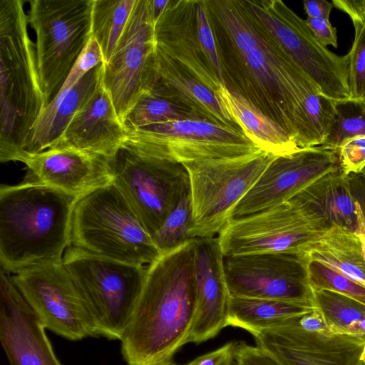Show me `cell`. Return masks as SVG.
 Instances as JSON below:
<instances>
[{"label":"cell","mask_w":365,"mask_h":365,"mask_svg":"<svg viewBox=\"0 0 365 365\" xmlns=\"http://www.w3.org/2000/svg\"><path fill=\"white\" fill-rule=\"evenodd\" d=\"M194 244L191 239L148 266L120 339L128 365H176V353L188 343L197 309Z\"/></svg>","instance_id":"1"},{"label":"cell","mask_w":365,"mask_h":365,"mask_svg":"<svg viewBox=\"0 0 365 365\" xmlns=\"http://www.w3.org/2000/svg\"><path fill=\"white\" fill-rule=\"evenodd\" d=\"M216 44L225 86L278 123L299 148L321 145L304 104L322 93L259 20L253 42L240 48Z\"/></svg>","instance_id":"2"},{"label":"cell","mask_w":365,"mask_h":365,"mask_svg":"<svg viewBox=\"0 0 365 365\" xmlns=\"http://www.w3.org/2000/svg\"><path fill=\"white\" fill-rule=\"evenodd\" d=\"M78 198L33 181L0 187L1 269L16 274L35 265L61 262L71 246Z\"/></svg>","instance_id":"3"},{"label":"cell","mask_w":365,"mask_h":365,"mask_svg":"<svg viewBox=\"0 0 365 365\" xmlns=\"http://www.w3.org/2000/svg\"><path fill=\"white\" fill-rule=\"evenodd\" d=\"M22 0H0V161L26 158L33 126L46 103L36 46Z\"/></svg>","instance_id":"4"},{"label":"cell","mask_w":365,"mask_h":365,"mask_svg":"<svg viewBox=\"0 0 365 365\" xmlns=\"http://www.w3.org/2000/svg\"><path fill=\"white\" fill-rule=\"evenodd\" d=\"M71 245L136 266H149L160 257L152 237L113 182L77 200Z\"/></svg>","instance_id":"5"},{"label":"cell","mask_w":365,"mask_h":365,"mask_svg":"<svg viewBox=\"0 0 365 365\" xmlns=\"http://www.w3.org/2000/svg\"><path fill=\"white\" fill-rule=\"evenodd\" d=\"M62 263L100 336L120 341L140 297L148 266L123 263L71 245Z\"/></svg>","instance_id":"6"},{"label":"cell","mask_w":365,"mask_h":365,"mask_svg":"<svg viewBox=\"0 0 365 365\" xmlns=\"http://www.w3.org/2000/svg\"><path fill=\"white\" fill-rule=\"evenodd\" d=\"M109 164L113 183L153 237L190 184L186 168L128 135Z\"/></svg>","instance_id":"7"},{"label":"cell","mask_w":365,"mask_h":365,"mask_svg":"<svg viewBox=\"0 0 365 365\" xmlns=\"http://www.w3.org/2000/svg\"><path fill=\"white\" fill-rule=\"evenodd\" d=\"M259 150L244 155L182 163L190 182V239L215 237L229 222L234 207L276 157Z\"/></svg>","instance_id":"8"},{"label":"cell","mask_w":365,"mask_h":365,"mask_svg":"<svg viewBox=\"0 0 365 365\" xmlns=\"http://www.w3.org/2000/svg\"><path fill=\"white\" fill-rule=\"evenodd\" d=\"M93 0H30L28 21L46 105L58 94L91 38Z\"/></svg>","instance_id":"9"},{"label":"cell","mask_w":365,"mask_h":365,"mask_svg":"<svg viewBox=\"0 0 365 365\" xmlns=\"http://www.w3.org/2000/svg\"><path fill=\"white\" fill-rule=\"evenodd\" d=\"M331 225L318 212L292 197L267 210L230 220L217 236L224 256L261 252L304 255Z\"/></svg>","instance_id":"10"},{"label":"cell","mask_w":365,"mask_h":365,"mask_svg":"<svg viewBox=\"0 0 365 365\" xmlns=\"http://www.w3.org/2000/svg\"><path fill=\"white\" fill-rule=\"evenodd\" d=\"M261 24L287 53L333 101L351 98L348 55L339 56L322 46L305 20L282 1L246 0Z\"/></svg>","instance_id":"11"},{"label":"cell","mask_w":365,"mask_h":365,"mask_svg":"<svg viewBox=\"0 0 365 365\" xmlns=\"http://www.w3.org/2000/svg\"><path fill=\"white\" fill-rule=\"evenodd\" d=\"M11 276L46 329L71 341L100 336L62 262L35 265Z\"/></svg>","instance_id":"12"},{"label":"cell","mask_w":365,"mask_h":365,"mask_svg":"<svg viewBox=\"0 0 365 365\" xmlns=\"http://www.w3.org/2000/svg\"><path fill=\"white\" fill-rule=\"evenodd\" d=\"M125 130L128 136L152 153L180 163L237 157L260 150L241 128L202 120L158 123Z\"/></svg>","instance_id":"13"},{"label":"cell","mask_w":365,"mask_h":365,"mask_svg":"<svg viewBox=\"0 0 365 365\" xmlns=\"http://www.w3.org/2000/svg\"><path fill=\"white\" fill-rule=\"evenodd\" d=\"M307 266L306 257L294 253L261 252L224 256L230 295L315 307Z\"/></svg>","instance_id":"14"},{"label":"cell","mask_w":365,"mask_h":365,"mask_svg":"<svg viewBox=\"0 0 365 365\" xmlns=\"http://www.w3.org/2000/svg\"><path fill=\"white\" fill-rule=\"evenodd\" d=\"M340 166L337 152L320 145L276 156L232 210L229 221L283 204Z\"/></svg>","instance_id":"15"},{"label":"cell","mask_w":365,"mask_h":365,"mask_svg":"<svg viewBox=\"0 0 365 365\" xmlns=\"http://www.w3.org/2000/svg\"><path fill=\"white\" fill-rule=\"evenodd\" d=\"M155 23L150 0H136L110 59L104 63L103 83L123 123L143 93L155 50Z\"/></svg>","instance_id":"16"},{"label":"cell","mask_w":365,"mask_h":365,"mask_svg":"<svg viewBox=\"0 0 365 365\" xmlns=\"http://www.w3.org/2000/svg\"><path fill=\"white\" fill-rule=\"evenodd\" d=\"M299 317L253 334L256 346L281 365L361 364L365 335L311 333L299 326Z\"/></svg>","instance_id":"17"},{"label":"cell","mask_w":365,"mask_h":365,"mask_svg":"<svg viewBox=\"0 0 365 365\" xmlns=\"http://www.w3.org/2000/svg\"><path fill=\"white\" fill-rule=\"evenodd\" d=\"M45 329L12 276L1 269L0 340L11 365H63Z\"/></svg>","instance_id":"18"},{"label":"cell","mask_w":365,"mask_h":365,"mask_svg":"<svg viewBox=\"0 0 365 365\" xmlns=\"http://www.w3.org/2000/svg\"><path fill=\"white\" fill-rule=\"evenodd\" d=\"M154 34L158 50L214 93L218 91L222 82L197 34L196 0H168L155 21Z\"/></svg>","instance_id":"19"},{"label":"cell","mask_w":365,"mask_h":365,"mask_svg":"<svg viewBox=\"0 0 365 365\" xmlns=\"http://www.w3.org/2000/svg\"><path fill=\"white\" fill-rule=\"evenodd\" d=\"M24 180L58 189L78 198L113 182L109 159L68 146H55L24 163Z\"/></svg>","instance_id":"20"},{"label":"cell","mask_w":365,"mask_h":365,"mask_svg":"<svg viewBox=\"0 0 365 365\" xmlns=\"http://www.w3.org/2000/svg\"><path fill=\"white\" fill-rule=\"evenodd\" d=\"M193 262L197 309L188 343L200 344L226 327L230 293L217 237L195 239Z\"/></svg>","instance_id":"21"},{"label":"cell","mask_w":365,"mask_h":365,"mask_svg":"<svg viewBox=\"0 0 365 365\" xmlns=\"http://www.w3.org/2000/svg\"><path fill=\"white\" fill-rule=\"evenodd\" d=\"M103 76V71L93 93L55 146H68L110 160L125 140V126L118 116Z\"/></svg>","instance_id":"22"},{"label":"cell","mask_w":365,"mask_h":365,"mask_svg":"<svg viewBox=\"0 0 365 365\" xmlns=\"http://www.w3.org/2000/svg\"><path fill=\"white\" fill-rule=\"evenodd\" d=\"M144 91L164 98L205 120L240 128L225 111L212 91L185 73L155 46L147 67Z\"/></svg>","instance_id":"23"},{"label":"cell","mask_w":365,"mask_h":365,"mask_svg":"<svg viewBox=\"0 0 365 365\" xmlns=\"http://www.w3.org/2000/svg\"><path fill=\"white\" fill-rule=\"evenodd\" d=\"M103 68L104 63H100L73 87L59 92L46 106L31 131L24 162L31 155L54 147L59 143L76 113L93 93Z\"/></svg>","instance_id":"24"},{"label":"cell","mask_w":365,"mask_h":365,"mask_svg":"<svg viewBox=\"0 0 365 365\" xmlns=\"http://www.w3.org/2000/svg\"><path fill=\"white\" fill-rule=\"evenodd\" d=\"M293 197L321 214L331 226L337 225L365 234L364 217L353 192L351 176L341 166Z\"/></svg>","instance_id":"25"},{"label":"cell","mask_w":365,"mask_h":365,"mask_svg":"<svg viewBox=\"0 0 365 365\" xmlns=\"http://www.w3.org/2000/svg\"><path fill=\"white\" fill-rule=\"evenodd\" d=\"M215 94L225 111L260 150L279 156L299 149L278 123L224 83Z\"/></svg>","instance_id":"26"},{"label":"cell","mask_w":365,"mask_h":365,"mask_svg":"<svg viewBox=\"0 0 365 365\" xmlns=\"http://www.w3.org/2000/svg\"><path fill=\"white\" fill-rule=\"evenodd\" d=\"M308 262H320L365 287V247L362 234L333 225L307 247Z\"/></svg>","instance_id":"27"},{"label":"cell","mask_w":365,"mask_h":365,"mask_svg":"<svg viewBox=\"0 0 365 365\" xmlns=\"http://www.w3.org/2000/svg\"><path fill=\"white\" fill-rule=\"evenodd\" d=\"M315 309L316 307L307 304L230 295L226 327L243 329L253 335L279 327Z\"/></svg>","instance_id":"28"},{"label":"cell","mask_w":365,"mask_h":365,"mask_svg":"<svg viewBox=\"0 0 365 365\" xmlns=\"http://www.w3.org/2000/svg\"><path fill=\"white\" fill-rule=\"evenodd\" d=\"M136 0H93L91 36L98 42L104 63L110 59Z\"/></svg>","instance_id":"29"},{"label":"cell","mask_w":365,"mask_h":365,"mask_svg":"<svg viewBox=\"0 0 365 365\" xmlns=\"http://www.w3.org/2000/svg\"><path fill=\"white\" fill-rule=\"evenodd\" d=\"M314 303L333 334H349L355 323L365 319V304L330 290H312Z\"/></svg>","instance_id":"30"},{"label":"cell","mask_w":365,"mask_h":365,"mask_svg":"<svg viewBox=\"0 0 365 365\" xmlns=\"http://www.w3.org/2000/svg\"><path fill=\"white\" fill-rule=\"evenodd\" d=\"M184 120H205L164 98L144 91L127 115L124 125L135 129L154 123Z\"/></svg>","instance_id":"31"},{"label":"cell","mask_w":365,"mask_h":365,"mask_svg":"<svg viewBox=\"0 0 365 365\" xmlns=\"http://www.w3.org/2000/svg\"><path fill=\"white\" fill-rule=\"evenodd\" d=\"M192 223L190 184L183 190L162 227L152 237L160 255L182 246L188 240Z\"/></svg>","instance_id":"32"},{"label":"cell","mask_w":365,"mask_h":365,"mask_svg":"<svg viewBox=\"0 0 365 365\" xmlns=\"http://www.w3.org/2000/svg\"><path fill=\"white\" fill-rule=\"evenodd\" d=\"M335 117L320 146L336 150L346 139L365 135V101H334Z\"/></svg>","instance_id":"33"},{"label":"cell","mask_w":365,"mask_h":365,"mask_svg":"<svg viewBox=\"0 0 365 365\" xmlns=\"http://www.w3.org/2000/svg\"><path fill=\"white\" fill-rule=\"evenodd\" d=\"M307 269L312 290L336 292L365 304V287L361 284L318 262H308Z\"/></svg>","instance_id":"34"},{"label":"cell","mask_w":365,"mask_h":365,"mask_svg":"<svg viewBox=\"0 0 365 365\" xmlns=\"http://www.w3.org/2000/svg\"><path fill=\"white\" fill-rule=\"evenodd\" d=\"M354 30V40L347 53L351 98L365 101V24Z\"/></svg>","instance_id":"35"},{"label":"cell","mask_w":365,"mask_h":365,"mask_svg":"<svg viewBox=\"0 0 365 365\" xmlns=\"http://www.w3.org/2000/svg\"><path fill=\"white\" fill-rule=\"evenodd\" d=\"M196 24L200 46L208 61L223 83L215 38L204 0H196Z\"/></svg>","instance_id":"36"},{"label":"cell","mask_w":365,"mask_h":365,"mask_svg":"<svg viewBox=\"0 0 365 365\" xmlns=\"http://www.w3.org/2000/svg\"><path fill=\"white\" fill-rule=\"evenodd\" d=\"M101 63H104L102 51L98 42L91 36L73 66L59 92L73 87L86 73Z\"/></svg>","instance_id":"37"},{"label":"cell","mask_w":365,"mask_h":365,"mask_svg":"<svg viewBox=\"0 0 365 365\" xmlns=\"http://www.w3.org/2000/svg\"><path fill=\"white\" fill-rule=\"evenodd\" d=\"M336 152L346 175H360L365 170V135L344 140Z\"/></svg>","instance_id":"38"},{"label":"cell","mask_w":365,"mask_h":365,"mask_svg":"<svg viewBox=\"0 0 365 365\" xmlns=\"http://www.w3.org/2000/svg\"><path fill=\"white\" fill-rule=\"evenodd\" d=\"M234 365H281L268 351L245 341L237 342Z\"/></svg>","instance_id":"39"},{"label":"cell","mask_w":365,"mask_h":365,"mask_svg":"<svg viewBox=\"0 0 365 365\" xmlns=\"http://www.w3.org/2000/svg\"><path fill=\"white\" fill-rule=\"evenodd\" d=\"M236 343L230 341L184 365H234Z\"/></svg>","instance_id":"40"},{"label":"cell","mask_w":365,"mask_h":365,"mask_svg":"<svg viewBox=\"0 0 365 365\" xmlns=\"http://www.w3.org/2000/svg\"><path fill=\"white\" fill-rule=\"evenodd\" d=\"M305 22L314 36L322 46L337 48L336 30L331 25L329 19L307 17Z\"/></svg>","instance_id":"41"},{"label":"cell","mask_w":365,"mask_h":365,"mask_svg":"<svg viewBox=\"0 0 365 365\" xmlns=\"http://www.w3.org/2000/svg\"><path fill=\"white\" fill-rule=\"evenodd\" d=\"M334 6L347 14L354 29L365 24V0H333Z\"/></svg>","instance_id":"42"},{"label":"cell","mask_w":365,"mask_h":365,"mask_svg":"<svg viewBox=\"0 0 365 365\" xmlns=\"http://www.w3.org/2000/svg\"><path fill=\"white\" fill-rule=\"evenodd\" d=\"M298 323L303 329L311 333L326 335L333 334L329 329L322 312L318 309L300 317Z\"/></svg>","instance_id":"43"},{"label":"cell","mask_w":365,"mask_h":365,"mask_svg":"<svg viewBox=\"0 0 365 365\" xmlns=\"http://www.w3.org/2000/svg\"><path fill=\"white\" fill-rule=\"evenodd\" d=\"M304 9L310 18H322L329 19L334 5L326 0H304Z\"/></svg>","instance_id":"44"},{"label":"cell","mask_w":365,"mask_h":365,"mask_svg":"<svg viewBox=\"0 0 365 365\" xmlns=\"http://www.w3.org/2000/svg\"><path fill=\"white\" fill-rule=\"evenodd\" d=\"M357 175H350L351 182L354 197L361 207L365 225V181Z\"/></svg>","instance_id":"45"},{"label":"cell","mask_w":365,"mask_h":365,"mask_svg":"<svg viewBox=\"0 0 365 365\" xmlns=\"http://www.w3.org/2000/svg\"><path fill=\"white\" fill-rule=\"evenodd\" d=\"M360 175L365 179V170L360 174Z\"/></svg>","instance_id":"46"},{"label":"cell","mask_w":365,"mask_h":365,"mask_svg":"<svg viewBox=\"0 0 365 365\" xmlns=\"http://www.w3.org/2000/svg\"><path fill=\"white\" fill-rule=\"evenodd\" d=\"M361 365H365V361H363L361 362Z\"/></svg>","instance_id":"47"}]
</instances>
